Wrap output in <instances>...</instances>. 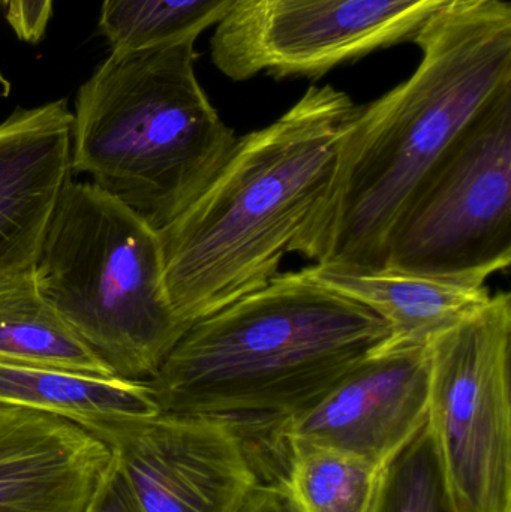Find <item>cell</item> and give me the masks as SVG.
Segmentation results:
<instances>
[{
    "label": "cell",
    "mask_w": 511,
    "mask_h": 512,
    "mask_svg": "<svg viewBox=\"0 0 511 512\" xmlns=\"http://www.w3.org/2000/svg\"><path fill=\"white\" fill-rule=\"evenodd\" d=\"M410 78L357 105L335 174L293 254L315 264L387 267L396 222L426 174L474 114L511 83L509 0H461L413 39Z\"/></svg>",
    "instance_id": "1"
},
{
    "label": "cell",
    "mask_w": 511,
    "mask_h": 512,
    "mask_svg": "<svg viewBox=\"0 0 511 512\" xmlns=\"http://www.w3.org/2000/svg\"><path fill=\"white\" fill-rule=\"evenodd\" d=\"M389 339L380 316L303 268L189 325L146 384L159 412L230 423L267 468L279 429Z\"/></svg>",
    "instance_id": "2"
},
{
    "label": "cell",
    "mask_w": 511,
    "mask_h": 512,
    "mask_svg": "<svg viewBox=\"0 0 511 512\" xmlns=\"http://www.w3.org/2000/svg\"><path fill=\"white\" fill-rule=\"evenodd\" d=\"M357 105L326 84L266 128L237 138L200 197L158 231L174 312L186 328L257 291L329 191Z\"/></svg>",
    "instance_id": "3"
},
{
    "label": "cell",
    "mask_w": 511,
    "mask_h": 512,
    "mask_svg": "<svg viewBox=\"0 0 511 512\" xmlns=\"http://www.w3.org/2000/svg\"><path fill=\"white\" fill-rule=\"evenodd\" d=\"M195 42L111 51L78 90L71 174L156 231L210 185L236 146L195 74Z\"/></svg>",
    "instance_id": "4"
},
{
    "label": "cell",
    "mask_w": 511,
    "mask_h": 512,
    "mask_svg": "<svg viewBox=\"0 0 511 512\" xmlns=\"http://www.w3.org/2000/svg\"><path fill=\"white\" fill-rule=\"evenodd\" d=\"M33 268L48 303L116 378L149 381L188 330L158 231L90 182L66 180Z\"/></svg>",
    "instance_id": "5"
},
{
    "label": "cell",
    "mask_w": 511,
    "mask_h": 512,
    "mask_svg": "<svg viewBox=\"0 0 511 512\" xmlns=\"http://www.w3.org/2000/svg\"><path fill=\"white\" fill-rule=\"evenodd\" d=\"M511 262V83L456 135L396 222L387 267L488 280Z\"/></svg>",
    "instance_id": "6"
},
{
    "label": "cell",
    "mask_w": 511,
    "mask_h": 512,
    "mask_svg": "<svg viewBox=\"0 0 511 512\" xmlns=\"http://www.w3.org/2000/svg\"><path fill=\"white\" fill-rule=\"evenodd\" d=\"M428 427L459 512H511V298L429 345Z\"/></svg>",
    "instance_id": "7"
},
{
    "label": "cell",
    "mask_w": 511,
    "mask_h": 512,
    "mask_svg": "<svg viewBox=\"0 0 511 512\" xmlns=\"http://www.w3.org/2000/svg\"><path fill=\"white\" fill-rule=\"evenodd\" d=\"M461 0H242L210 39L213 65L233 81L258 74L324 77L402 42Z\"/></svg>",
    "instance_id": "8"
},
{
    "label": "cell",
    "mask_w": 511,
    "mask_h": 512,
    "mask_svg": "<svg viewBox=\"0 0 511 512\" xmlns=\"http://www.w3.org/2000/svg\"><path fill=\"white\" fill-rule=\"evenodd\" d=\"M77 424L113 454L141 512H236L261 481L248 445L221 418L155 412Z\"/></svg>",
    "instance_id": "9"
},
{
    "label": "cell",
    "mask_w": 511,
    "mask_h": 512,
    "mask_svg": "<svg viewBox=\"0 0 511 512\" xmlns=\"http://www.w3.org/2000/svg\"><path fill=\"white\" fill-rule=\"evenodd\" d=\"M429 346L380 349L279 429L273 466L288 448L341 451L386 468L428 424Z\"/></svg>",
    "instance_id": "10"
},
{
    "label": "cell",
    "mask_w": 511,
    "mask_h": 512,
    "mask_svg": "<svg viewBox=\"0 0 511 512\" xmlns=\"http://www.w3.org/2000/svg\"><path fill=\"white\" fill-rule=\"evenodd\" d=\"M111 463L74 421L0 405V512H84Z\"/></svg>",
    "instance_id": "11"
},
{
    "label": "cell",
    "mask_w": 511,
    "mask_h": 512,
    "mask_svg": "<svg viewBox=\"0 0 511 512\" xmlns=\"http://www.w3.org/2000/svg\"><path fill=\"white\" fill-rule=\"evenodd\" d=\"M66 99L18 108L0 123V279L35 265L57 198L71 174Z\"/></svg>",
    "instance_id": "12"
},
{
    "label": "cell",
    "mask_w": 511,
    "mask_h": 512,
    "mask_svg": "<svg viewBox=\"0 0 511 512\" xmlns=\"http://www.w3.org/2000/svg\"><path fill=\"white\" fill-rule=\"evenodd\" d=\"M305 270L315 282L357 301L386 322L390 339L383 349L429 346L492 297L485 280L468 277L323 264L309 265Z\"/></svg>",
    "instance_id": "13"
},
{
    "label": "cell",
    "mask_w": 511,
    "mask_h": 512,
    "mask_svg": "<svg viewBox=\"0 0 511 512\" xmlns=\"http://www.w3.org/2000/svg\"><path fill=\"white\" fill-rule=\"evenodd\" d=\"M0 360L116 378L42 295L33 265L0 279Z\"/></svg>",
    "instance_id": "14"
},
{
    "label": "cell",
    "mask_w": 511,
    "mask_h": 512,
    "mask_svg": "<svg viewBox=\"0 0 511 512\" xmlns=\"http://www.w3.org/2000/svg\"><path fill=\"white\" fill-rule=\"evenodd\" d=\"M0 405L47 412L74 423L107 415L159 412L146 382L99 378L2 360Z\"/></svg>",
    "instance_id": "15"
},
{
    "label": "cell",
    "mask_w": 511,
    "mask_h": 512,
    "mask_svg": "<svg viewBox=\"0 0 511 512\" xmlns=\"http://www.w3.org/2000/svg\"><path fill=\"white\" fill-rule=\"evenodd\" d=\"M384 468L341 451L293 447L281 481L299 512H371Z\"/></svg>",
    "instance_id": "16"
},
{
    "label": "cell",
    "mask_w": 511,
    "mask_h": 512,
    "mask_svg": "<svg viewBox=\"0 0 511 512\" xmlns=\"http://www.w3.org/2000/svg\"><path fill=\"white\" fill-rule=\"evenodd\" d=\"M242 0H104L99 17L111 51L195 42Z\"/></svg>",
    "instance_id": "17"
},
{
    "label": "cell",
    "mask_w": 511,
    "mask_h": 512,
    "mask_svg": "<svg viewBox=\"0 0 511 512\" xmlns=\"http://www.w3.org/2000/svg\"><path fill=\"white\" fill-rule=\"evenodd\" d=\"M371 512H459L428 427L384 468Z\"/></svg>",
    "instance_id": "18"
},
{
    "label": "cell",
    "mask_w": 511,
    "mask_h": 512,
    "mask_svg": "<svg viewBox=\"0 0 511 512\" xmlns=\"http://www.w3.org/2000/svg\"><path fill=\"white\" fill-rule=\"evenodd\" d=\"M53 12V0H8L6 21L20 41L38 44Z\"/></svg>",
    "instance_id": "19"
},
{
    "label": "cell",
    "mask_w": 511,
    "mask_h": 512,
    "mask_svg": "<svg viewBox=\"0 0 511 512\" xmlns=\"http://www.w3.org/2000/svg\"><path fill=\"white\" fill-rule=\"evenodd\" d=\"M84 512H141L114 459Z\"/></svg>",
    "instance_id": "20"
},
{
    "label": "cell",
    "mask_w": 511,
    "mask_h": 512,
    "mask_svg": "<svg viewBox=\"0 0 511 512\" xmlns=\"http://www.w3.org/2000/svg\"><path fill=\"white\" fill-rule=\"evenodd\" d=\"M236 512H299L281 481H260Z\"/></svg>",
    "instance_id": "21"
},
{
    "label": "cell",
    "mask_w": 511,
    "mask_h": 512,
    "mask_svg": "<svg viewBox=\"0 0 511 512\" xmlns=\"http://www.w3.org/2000/svg\"><path fill=\"white\" fill-rule=\"evenodd\" d=\"M8 5V0H0V6Z\"/></svg>",
    "instance_id": "22"
}]
</instances>
